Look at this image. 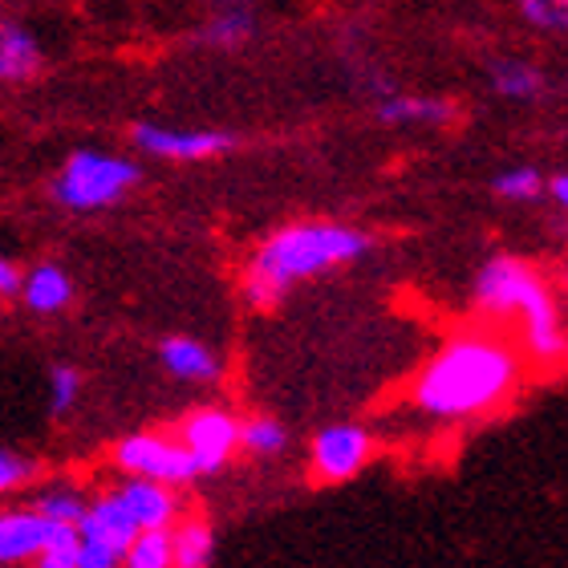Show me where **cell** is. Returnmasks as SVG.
Returning <instances> with one entry per match:
<instances>
[{"instance_id": "6da1fadb", "label": "cell", "mask_w": 568, "mask_h": 568, "mask_svg": "<svg viewBox=\"0 0 568 568\" xmlns=\"http://www.w3.org/2000/svg\"><path fill=\"white\" fill-rule=\"evenodd\" d=\"M524 386V354L504 325L450 333L410 382V406L426 423L463 426L499 415Z\"/></svg>"}, {"instance_id": "7a4b0ae2", "label": "cell", "mask_w": 568, "mask_h": 568, "mask_svg": "<svg viewBox=\"0 0 568 568\" xmlns=\"http://www.w3.org/2000/svg\"><path fill=\"white\" fill-rule=\"evenodd\" d=\"M374 236L342 220H293L273 227L240 273V296L252 313H276L301 284L366 261Z\"/></svg>"}, {"instance_id": "3957f363", "label": "cell", "mask_w": 568, "mask_h": 568, "mask_svg": "<svg viewBox=\"0 0 568 568\" xmlns=\"http://www.w3.org/2000/svg\"><path fill=\"white\" fill-rule=\"evenodd\" d=\"M471 301L487 325H511L524 362L540 369H560L568 354L565 308L540 268L516 252H499L475 273Z\"/></svg>"}, {"instance_id": "277c9868", "label": "cell", "mask_w": 568, "mask_h": 568, "mask_svg": "<svg viewBox=\"0 0 568 568\" xmlns=\"http://www.w3.org/2000/svg\"><path fill=\"white\" fill-rule=\"evenodd\" d=\"M142 183V166L126 154L114 151H73L61 171L49 183V200L58 203L61 212L73 215H94L119 207L126 195Z\"/></svg>"}, {"instance_id": "5b68a950", "label": "cell", "mask_w": 568, "mask_h": 568, "mask_svg": "<svg viewBox=\"0 0 568 568\" xmlns=\"http://www.w3.org/2000/svg\"><path fill=\"white\" fill-rule=\"evenodd\" d=\"M110 463L119 475H139V479H154V484H166L183 491L191 487L200 475L191 467L187 450L175 435L166 430H131L122 435L114 447H110Z\"/></svg>"}, {"instance_id": "8992f818", "label": "cell", "mask_w": 568, "mask_h": 568, "mask_svg": "<svg viewBox=\"0 0 568 568\" xmlns=\"http://www.w3.org/2000/svg\"><path fill=\"white\" fill-rule=\"evenodd\" d=\"M378 450V438L369 435V426L362 423H333L321 426L313 443H308V471L313 484L321 487H342L349 479L366 471L369 459Z\"/></svg>"}, {"instance_id": "52a82bcc", "label": "cell", "mask_w": 568, "mask_h": 568, "mask_svg": "<svg viewBox=\"0 0 568 568\" xmlns=\"http://www.w3.org/2000/svg\"><path fill=\"white\" fill-rule=\"evenodd\" d=\"M175 438L187 450L191 467L200 479L220 475L240 455V418L227 406H195L179 423Z\"/></svg>"}, {"instance_id": "ba28073f", "label": "cell", "mask_w": 568, "mask_h": 568, "mask_svg": "<svg viewBox=\"0 0 568 568\" xmlns=\"http://www.w3.org/2000/svg\"><path fill=\"white\" fill-rule=\"evenodd\" d=\"M134 151L163 163H212L240 146L236 134L207 131V126H163V122H134L131 126Z\"/></svg>"}, {"instance_id": "9c48e42d", "label": "cell", "mask_w": 568, "mask_h": 568, "mask_svg": "<svg viewBox=\"0 0 568 568\" xmlns=\"http://www.w3.org/2000/svg\"><path fill=\"white\" fill-rule=\"evenodd\" d=\"M61 532V524H49L29 504H4L0 508V568H29V560Z\"/></svg>"}, {"instance_id": "30bf717a", "label": "cell", "mask_w": 568, "mask_h": 568, "mask_svg": "<svg viewBox=\"0 0 568 568\" xmlns=\"http://www.w3.org/2000/svg\"><path fill=\"white\" fill-rule=\"evenodd\" d=\"M154 354H159V366H163L171 378L187 382V386H215V382L224 378V357L215 354L207 342L187 337V333L163 337Z\"/></svg>"}, {"instance_id": "8fae6325", "label": "cell", "mask_w": 568, "mask_h": 568, "mask_svg": "<svg viewBox=\"0 0 568 568\" xmlns=\"http://www.w3.org/2000/svg\"><path fill=\"white\" fill-rule=\"evenodd\" d=\"M114 491L122 496L126 511H131V520L142 528H171V524L183 516V499H179L175 487L166 484H154V479H139V475H122Z\"/></svg>"}, {"instance_id": "7c38bea8", "label": "cell", "mask_w": 568, "mask_h": 568, "mask_svg": "<svg viewBox=\"0 0 568 568\" xmlns=\"http://www.w3.org/2000/svg\"><path fill=\"white\" fill-rule=\"evenodd\" d=\"M73 532L82 536V540H98V545H110V548H119V552H126V545L139 536V524L131 520V511H126L119 491L106 487V491L90 496V508H85V516L78 520Z\"/></svg>"}, {"instance_id": "4fadbf2b", "label": "cell", "mask_w": 568, "mask_h": 568, "mask_svg": "<svg viewBox=\"0 0 568 568\" xmlns=\"http://www.w3.org/2000/svg\"><path fill=\"white\" fill-rule=\"evenodd\" d=\"M73 296H78V284L73 276L53 261H41L33 264L29 273H21V288H17V301H21L29 313L37 317H58L65 308L73 305Z\"/></svg>"}, {"instance_id": "5bb4252c", "label": "cell", "mask_w": 568, "mask_h": 568, "mask_svg": "<svg viewBox=\"0 0 568 568\" xmlns=\"http://www.w3.org/2000/svg\"><path fill=\"white\" fill-rule=\"evenodd\" d=\"M45 70V49L21 21H0V82L24 85Z\"/></svg>"}, {"instance_id": "9a60e30c", "label": "cell", "mask_w": 568, "mask_h": 568, "mask_svg": "<svg viewBox=\"0 0 568 568\" xmlns=\"http://www.w3.org/2000/svg\"><path fill=\"white\" fill-rule=\"evenodd\" d=\"M374 114L382 126H450L459 119V106L435 94H386Z\"/></svg>"}, {"instance_id": "2e32d148", "label": "cell", "mask_w": 568, "mask_h": 568, "mask_svg": "<svg viewBox=\"0 0 568 568\" xmlns=\"http://www.w3.org/2000/svg\"><path fill=\"white\" fill-rule=\"evenodd\" d=\"M171 568H212L220 536L203 516H179L171 528Z\"/></svg>"}, {"instance_id": "e0dca14e", "label": "cell", "mask_w": 568, "mask_h": 568, "mask_svg": "<svg viewBox=\"0 0 568 568\" xmlns=\"http://www.w3.org/2000/svg\"><path fill=\"white\" fill-rule=\"evenodd\" d=\"M487 78H491V90H496L504 102H540V98H545V90H548L545 70H540V65H532V61H524V58L491 61Z\"/></svg>"}, {"instance_id": "ac0fdd59", "label": "cell", "mask_w": 568, "mask_h": 568, "mask_svg": "<svg viewBox=\"0 0 568 568\" xmlns=\"http://www.w3.org/2000/svg\"><path fill=\"white\" fill-rule=\"evenodd\" d=\"M293 447V435L288 426L273 415H252L240 418V455H252V459H281Z\"/></svg>"}, {"instance_id": "d6986e66", "label": "cell", "mask_w": 568, "mask_h": 568, "mask_svg": "<svg viewBox=\"0 0 568 568\" xmlns=\"http://www.w3.org/2000/svg\"><path fill=\"white\" fill-rule=\"evenodd\" d=\"M252 37H256V17H252L244 4H227V9H220L212 21L200 29L203 45L224 49V53H232V49H244Z\"/></svg>"}, {"instance_id": "ffe728a7", "label": "cell", "mask_w": 568, "mask_h": 568, "mask_svg": "<svg viewBox=\"0 0 568 568\" xmlns=\"http://www.w3.org/2000/svg\"><path fill=\"white\" fill-rule=\"evenodd\" d=\"M29 508L41 511L49 524L78 528V520H82L85 508H90V496H85L82 487H73V484H49V487H41V491H37Z\"/></svg>"}, {"instance_id": "44dd1931", "label": "cell", "mask_w": 568, "mask_h": 568, "mask_svg": "<svg viewBox=\"0 0 568 568\" xmlns=\"http://www.w3.org/2000/svg\"><path fill=\"white\" fill-rule=\"evenodd\" d=\"M545 171L540 166H508V171H499L496 179H491V195L504 203H536L545 200Z\"/></svg>"}, {"instance_id": "7402d4cb", "label": "cell", "mask_w": 568, "mask_h": 568, "mask_svg": "<svg viewBox=\"0 0 568 568\" xmlns=\"http://www.w3.org/2000/svg\"><path fill=\"white\" fill-rule=\"evenodd\" d=\"M49 410L53 418H70L78 406H82V394H85V374L70 362H58V366H49Z\"/></svg>"}, {"instance_id": "603a6c76", "label": "cell", "mask_w": 568, "mask_h": 568, "mask_svg": "<svg viewBox=\"0 0 568 568\" xmlns=\"http://www.w3.org/2000/svg\"><path fill=\"white\" fill-rule=\"evenodd\" d=\"M122 568H171V532L142 528L122 552Z\"/></svg>"}, {"instance_id": "cb8c5ba5", "label": "cell", "mask_w": 568, "mask_h": 568, "mask_svg": "<svg viewBox=\"0 0 568 568\" xmlns=\"http://www.w3.org/2000/svg\"><path fill=\"white\" fill-rule=\"evenodd\" d=\"M37 475H41V463L29 459V455H21L17 447H0V499L24 491Z\"/></svg>"}, {"instance_id": "d4e9b609", "label": "cell", "mask_w": 568, "mask_h": 568, "mask_svg": "<svg viewBox=\"0 0 568 568\" xmlns=\"http://www.w3.org/2000/svg\"><path fill=\"white\" fill-rule=\"evenodd\" d=\"M516 4L536 33H565L568 29V0H516Z\"/></svg>"}, {"instance_id": "484cf974", "label": "cell", "mask_w": 568, "mask_h": 568, "mask_svg": "<svg viewBox=\"0 0 568 568\" xmlns=\"http://www.w3.org/2000/svg\"><path fill=\"white\" fill-rule=\"evenodd\" d=\"M29 568H78V532H73V528H61V532L29 560Z\"/></svg>"}, {"instance_id": "4316f807", "label": "cell", "mask_w": 568, "mask_h": 568, "mask_svg": "<svg viewBox=\"0 0 568 568\" xmlns=\"http://www.w3.org/2000/svg\"><path fill=\"white\" fill-rule=\"evenodd\" d=\"M78 568H122V552L98 540H82L78 536Z\"/></svg>"}, {"instance_id": "83f0119b", "label": "cell", "mask_w": 568, "mask_h": 568, "mask_svg": "<svg viewBox=\"0 0 568 568\" xmlns=\"http://www.w3.org/2000/svg\"><path fill=\"white\" fill-rule=\"evenodd\" d=\"M17 288H21V268H17V264L0 252V296H4V301H12V296H17Z\"/></svg>"}, {"instance_id": "f1b7e54d", "label": "cell", "mask_w": 568, "mask_h": 568, "mask_svg": "<svg viewBox=\"0 0 568 568\" xmlns=\"http://www.w3.org/2000/svg\"><path fill=\"white\" fill-rule=\"evenodd\" d=\"M545 200L557 203L560 212L568 207V175H565V171H557V175H548V179H545Z\"/></svg>"}, {"instance_id": "f546056e", "label": "cell", "mask_w": 568, "mask_h": 568, "mask_svg": "<svg viewBox=\"0 0 568 568\" xmlns=\"http://www.w3.org/2000/svg\"><path fill=\"white\" fill-rule=\"evenodd\" d=\"M227 4H240V0H227Z\"/></svg>"}]
</instances>
